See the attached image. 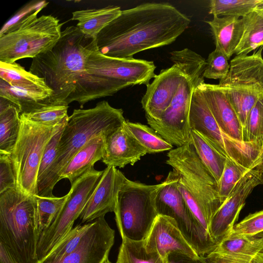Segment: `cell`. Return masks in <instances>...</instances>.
<instances>
[{
  "instance_id": "cell-19",
  "label": "cell",
  "mask_w": 263,
  "mask_h": 263,
  "mask_svg": "<svg viewBox=\"0 0 263 263\" xmlns=\"http://www.w3.org/2000/svg\"><path fill=\"white\" fill-rule=\"evenodd\" d=\"M126 179L116 167L107 166L79 217L82 222L89 223L114 212L118 194Z\"/></svg>"
},
{
  "instance_id": "cell-47",
  "label": "cell",
  "mask_w": 263,
  "mask_h": 263,
  "mask_svg": "<svg viewBox=\"0 0 263 263\" xmlns=\"http://www.w3.org/2000/svg\"><path fill=\"white\" fill-rule=\"evenodd\" d=\"M249 263H263V248L252 257Z\"/></svg>"
},
{
  "instance_id": "cell-22",
  "label": "cell",
  "mask_w": 263,
  "mask_h": 263,
  "mask_svg": "<svg viewBox=\"0 0 263 263\" xmlns=\"http://www.w3.org/2000/svg\"><path fill=\"white\" fill-rule=\"evenodd\" d=\"M107 136L100 135L90 140L71 159L61 172L59 179H68L71 185L102 160Z\"/></svg>"
},
{
  "instance_id": "cell-16",
  "label": "cell",
  "mask_w": 263,
  "mask_h": 263,
  "mask_svg": "<svg viewBox=\"0 0 263 263\" xmlns=\"http://www.w3.org/2000/svg\"><path fill=\"white\" fill-rule=\"evenodd\" d=\"M114 241L115 230L104 216L99 217L91 222L77 248L54 263H104L108 259Z\"/></svg>"
},
{
  "instance_id": "cell-40",
  "label": "cell",
  "mask_w": 263,
  "mask_h": 263,
  "mask_svg": "<svg viewBox=\"0 0 263 263\" xmlns=\"http://www.w3.org/2000/svg\"><path fill=\"white\" fill-rule=\"evenodd\" d=\"M228 60L222 51L215 48L209 54L206 60V65L203 73V78L219 81L224 79L230 68Z\"/></svg>"
},
{
  "instance_id": "cell-35",
  "label": "cell",
  "mask_w": 263,
  "mask_h": 263,
  "mask_svg": "<svg viewBox=\"0 0 263 263\" xmlns=\"http://www.w3.org/2000/svg\"><path fill=\"white\" fill-rule=\"evenodd\" d=\"M68 196L46 197L36 196L37 201V232L42 233L53 222L60 213Z\"/></svg>"
},
{
  "instance_id": "cell-3",
  "label": "cell",
  "mask_w": 263,
  "mask_h": 263,
  "mask_svg": "<svg viewBox=\"0 0 263 263\" xmlns=\"http://www.w3.org/2000/svg\"><path fill=\"white\" fill-rule=\"evenodd\" d=\"M97 49V40L86 36L77 26H68L51 49L32 59L29 71L44 79L54 98L66 101L87 58Z\"/></svg>"
},
{
  "instance_id": "cell-28",
  "label": "cell",
  "mask_w": 263,
  "mask_h": 263,
  "mask_svg": "<svg viewBox=\"0 0 263 263\" xmlns=\"http://www.w3.org/2000/svg\"><path fill=\"white\" fill-rule=\"evenodd\" d=\"M0 79L12 86L20 88L52 91L43 79L26 70L16 62L8 63L0 61Z\"/></svg>"
},
{
  "instance_id": "cell-25",
  "label": "cell",
  "mask_w": 263,
  "mask_h": 263,
  "mask_svg": "<svg viewBox=\"0 0 263 263\" xmlns=\"http://www.w3.org/2000/svg\"><path fill=\"white\" fill-rule=\"evenodd\" d=\"M68 104L52 96L35 102L27 112L21 114L27 119L48 126H55L68 119Z\"/></svg>"
},
{
  "instance_id": "cell-12",
  "label": "cell",
  "mask_w": 263,
  "mask_h": 263,
  "mask_svg": "<svg viewBox=\"0 0 263 263\" xmlns=\"http://www.w3.org/2000/svg\"><path fill=\"white\" fill-rule=\"evenodd\" d=\"M166 163L182 183L201 203L212 219L222 203L218 183L202 163L190 139L182 146L169 151Z\"/></svg>"
},
{
  "instance_id": "cell-50",
  "label": "cell",
  "mask_w": 263,
  "mask_h": 263,
  "mask_svg": "<svg viewBox=\"0 0 263 263\" xmlns=\"http://www.w3.org/2000/svg\"><path fill=\"white\" fill-rule=\"evenodd\" d=\"M261 151H261V156H262V158H263V144H262Z\"/></svg>"
},
{
  "instance_id": "cell-15",
  "label": "cell",
  "mask_w": 263,
  "mask_h": 263,
  "mask_svg": "<svg viewBox=\"0 0 263 263\" xmlns=\"http://www.w3.org/2000/svg\"><path fill=\"white\" fill-rule=\"evenodd\" d=\"M262 183L263 158L239 180L212 217L209 234L217 246L231 233L248 197L257 185Z\"/></svg>"
},
{
  "instance_id": "cell-23",
  "label": "cell",
  "mask_w": 263,
  "mask_h": 263,
  "mask_svg": "<svg viewBox=\"0 0 263 263\" xmlns=\"http://www.w3.org/2000/svg\"><path fill=\"white\" fill-rule=\"evenodd\" d=\"M212 31L215 48L222 51L228 60L235 54L243 31L242 18L224 16H214L206 22Z\"/></svg>"
},
{
  "instance_id": "cell-26",
  "label": "cell",
  "mask_w": 263,
  "mask_h": 263,
  "mask_svg": "<svg viewBox=\"0 0 263 263\" xmlns=\"http://www.w3.org/2000/svg\"><path fill=\"white\" fill-rule=\"evenodd\" d=\"M20 114L15 104L0 97V154L12 152L20 133Z\"/></svg>"
},
{
  "instance_id": "cell-10",
  "label": "cell",
  "mask_w": 263,
  "mask_h": 263,
  "mask_svg": "<svg viewBox=\"0 0 263 263\" xmlns=\"http://www.w3.org/2000/svg\"><path fill=\"white\" fill-rule=\"evenodd\" d=\"M20 119L18 137L9 156L15 175L16 188L24 194L35 196L37 174L43 153L61 123L55 126H45L31 121L21 114Z\"/></svg>"
},
{
  "instance_id": "cell-2",
  "label": "cell",
  "mask_w": 263,
  "mask_h": 263,
  "mask_svg": "<svg viewBox=\"0 0 263 263\" xmlns=\"http://www.w3.org/2000/svg\"><path fill=\"white\" fill-rule=\"evenodd\" d=\"M155 69L153 61L110 57L97 49L87 58L66 102L69 104L76 101L83 107L89 101L113 95L124 88L147 85L156 76Z\"/></svg>"
},
{
  "instance_id": "cell-17",
  "label": "cell",
  "mask_w": 263,
  "mask_h": 263,
  "mask_svg": "<svg viewBox=\"0 0 263 263\" xmlns=\"http://www.w3.org/2000/svg\"><path fill=\"white\" fill-rule=\"evenodd\" d=\"M183 72L177 64L162 69L156 75L141 99V105L148 121L159 120L170 106L180 83Z\"/></svg>"
},
{
  "instance_id": "cell-46",
  "label": "cell",
  "mask_w": 263,
  "mask_h": 263,
  "mask_svg": "<svg viewBox=\"0 0 263 263\" xmlns=\"http://www.w3.org/2000/svg\"><path fill=\"white\" fill-rule=\"evenodd\" d=\"M0 263H18L7 247L1 241Z\"/></svg>"
},
{
  "instance_id": "cell-45",
  "label": "cell",
  "mask_w": 263,
  "mask_h": 263,
  "mask_svg": "<svg viewBox=\"0 0 263 263\" xmlns=\"http://www.w3.org/2000/svg\"><path fill=\"white\" fill-rule=\"evenodd\" d=\"M164 263H205V262L202 256L198 258H194L182 253L173 252L168 255Z\"/></svg>"
},
{
  "instance_id": "cell-34",
  "label": "cell",
  "mask_w": 263,
  "mask_h": 263,
  "mask_svg": "<svg viewBox=\"0 0 263 263\" xmlns=\"http://www.w3.org/2000/svg\"><path fill=\"white\" fill-rule=\"evenodd\" d=\"M117 263H164L156 252H147L144 240L136 241L122 238Z\"/></svg>"
},
{
  "instance_id": "cell-49",
  "label": "cell",
  "mask_w": 263,
  "mask_h": 263,
  "mask_svg": "<svg viewBox=\"0 0 263 263\" xmlns=\"http://www.w3.org/2000/svg\"><path fill=\"white\" fill-rule=\"evenodd\" d=\"M104 263H111V262L108 259Z\"/></svg>"
},
{
  "instance_id": "cell-9",
  "label": "cell",
  "mask_w": 263,
  "mask_h": 263,
  "mask_svg": "<svg viewBox=\"0 0 263 263\" xmlns=\"http://www.w3.org/2000/svg\"><path fill=\"white\" fill-rule=\"evenodd\" d=\"M263 46L250 55H236L229 71L218 85L226 91L243 129L249 114L263 97Z\"/></svg>"
},
{
  "instance_id": "cell-7",
  "label": "cell",
  "mask_w": 263,
  "mask_h": 263,
  "mask_svg": "<svg viewBox=\"0 0 263 263\" xmlns=\"http://www.w3.org/2000/svg\"><path fill=\"white\" fill-rule=\"evenodd\" d=\"M28 15L0 36V61L12 63L34 58L51 49L60 39L63 23L51 15Z\"/></svg>"
},
{
  "instance_id": "cell-18",
  "label": "cell",
  "mask_w": 263,
  "mask_h": 263,
  "mask_svg": "<svg viewBox=\"0 0 263 263\" xmlns=\"http://www.w3.org/2000/svg\"><path fill=\"white\" fill-rule=\"evenodd\" d=\"M144 244L147 252L158 253L164 262L168 255L173 252L194 258L200 257L184 238L176 221L166 216H157Z\"/></svg>"
},
{
  "instance_id": "cell-44",
  "label": "cell",
  "mask_w": 263,
  "mask_h": 263,
  "mask_svg": "<svg viewBox=\"0 0 263 263\" xmlns=\"http://www.w3.org/2000/svg\"><path fill=\"white\" fill-rule=\"evenodd\" d=\"M205 263H249L251 256L225 254L212 251L202 256Z\"/></svg>"
},
{
  "instance_id": "cell-31",
  "label": "cell",
  "mask_w": 263,
  "mask_h": 263,
  "mask_svg": "<svg viewBox=\"0 0 263 263\" xmlns=\"http://www.w3.org/2000/svg\"><path fill=\"white\" fill-rule=\"evenodd\" d=\"M67 120H65L58 126L55 134L45 149L37 174V196L47 197L49 176L56 159L59 142Z\"/></svg>"
},
{
  "instance_id": "cell-11",
  "label": "cell",
  "mask_w": 263,
  "mask_h": 263,
  "mask_svg": "<svg viewBox=\"0 0 263 263\" xmlns=\"http://www.w3.org/2000/svg\"><path fill=\"white\" fill-rule=\"evenodd\" d=\"M189 122L191 129L199 133L228 159L248 168L262 159L261 148L234 139L222 130L198 85L192 98Z\"/></svg>"
},
{
  "instance_id": "cell-30",
  "label": "cell",
  "mask_w": 263,
  "mask_h": 263,
  "mask_svg": "<svg viewBox=\"0 0 263 263\" xmlns=\"http://www.w3.org/2000/svg\"><path fill=\"white\" fill-rule=\"evenodd\" d=\"M263 248V235L229 236L213 251L230 255L253 257Z\"/></svg>"
},
{
  "instance_id": "cell-39",
  "label": "cell",
  "mask_w": 263,
  "mask_h": 263,
  "mask_svg": "<svg viewBox=\"0 0 263 263\" xmlns=\"http://www.w3.org/2000/svg\"><path fill=\"white\" fill-rule=\"evenodd\" d=\"M250 169L227 159L218 185V194L222 203L228 198L236 183Z\"/></svg>"
},
{
  "instance_id": "cell-51",
  "label": "cell",
  "mask_w": 263,
  "mask_h": 263,
  "mask_svg": "<svg viewBox=\"0 0 263 263\" xmlns=\"http://www.w3.org/2000/svg\"><path fill=\"white\" fill-rule=\"evenodd\" d=\"M261 234L263 235V233H261Z\"/></svg>"
},
{
  "instance_id": "cell-21",
  "label": "cell",
  "mask_w": 263,
  "mask_h": 263,
  "mask_svg": "<svg viewBox=\"0 0 263 263\" xmlns=\"http://www.w3.org/2000/svg\"><path fill=\"white\" fill-rule=\"evenodd\" d=\"M147 154L124 123L106 137L102 161L107 166L123 168L134 165Z\"/></svg>"
},
{
  "instance_id": "cell-36",
  "label": "cell",
  "mask_w": 263,
  "mask_h": 263,
  "mask_svg": "<svg viewBox=\"0 0 263 263\" xmlns=\"http://www.w3.org/2000/svg\"><path fill=\"white\" fill-rule=\"evenodd\" d=\"M261 0H211L209 13L213 16L239 18L253 11Z\"/></svg>"
},
{
  "instance_id": "cell-8",
  "label": "cell",
  "mask_w": 263,
  "mask_h": 263,
  "mask_svg": "<svg viewBox=\"0 0 263 263\" xmlns=\"http://www.w3.org/2000/svg\"><path fill=\"white\" fill-rule=\"evenodd\" d=\"M164 181L148 185L126 179L119 191L114 213L122 238L144 240L158 215L155 200Z\"/></svg>"
},
{
  "instance_id": "cell-20",
  "label": "cell",
  "mask_w": 263,
  "mask_h": 263,
  "mask_svg": "<svg viewBox=\"0 0 263 263\" xmlns=\"http://www.w3.org/2000/svg\"><path fill=\"white\" fill-rule=\"evenodd\" d=\"M198 87L222 130L233 139L243 142L241 124L226 91L218 84L205 83L204 80Z\"/></svg>"
},
{
  "instance_id": "cell-29",
  "label": "cell",
  "mask_w": 263,
  "mask_h": 263,
  "mask_svg": "<svg viewBox=\"0 0 263 263\" xmlns=\"http://www.w3.org/2000/svg\"><path fill=\"white\" fill-rule=\"evenodd\" d=\"M243 31L235 52L236 55H246L263 46V16L254 10L241 17Z\"/></svg>"
},
{
  "instance_id": "cell-6",
  "label": "cell",
  "mask_w": 263,
  "mask_h": 263,
  "mask_svg": "<svg viewBox=\"0 0 263 263\" xmlns=\"http://www.w3.org/2000/svg\"><path fill=\"white\" fill-rule=\"evenodd\" d=\"M37 201L16 187L0 194V241L18 263H37Z\"/></svg>"
},
{
  "instance_id": "cell-27",
  "label": "cell",
  "mask_w": 263,
  "mask_h": 263,
  "mask_svg": "<svg viewBox=\"0 0 263 263\" xmlns=\"http://www.w3.org/2000/svg\"><path fill=\"white\" fill-rule=\"evenodd\" d=\"M190 140L202 163L218 185L228 158L193 129H191Z\"/></svg>"
},
{
  "instance_id": "cell-38",
  "label": "cell",
  "mask_w": 263,
  "mask_h": 263,
  "mask_svg": "<svg viewBox=\"0 0 263 263\" xmlns=\"http://www.w3.org/2000/svg\"><path fill=\"white\" fill-rule=\"evenodd\" d=\"M242 133L244 142L252 143L262 149L263 144V97L256 102L250 110Z\"/></svg>"
},
{
  "instance_id": "cell-5",
  "label": "cell",
  "mask_w": 263,
  "mask_h": 263,
  "mask_svg": "<svg viewBox=\"0 0 263 263\" xmlns=\"http://www.w3.org/2000/svg\"><path fill=\"white\" fill-rule=\"evenodd\" d=\"M171 60L178 65L183 72L170 106L157 121L147 123L165 140L179 147L188 142L191 128L189 114L193 92L204 80L203 73L206 61L195 52L184 48L170 53Z\"/></svg>"
},
{
  "instance_id": "cell-14",
  "label": "cell",
  "mask_w": 263,
  "mask_h": 263,
  "mask_svg": "<svg viewBox=\"0 0 263 263\" xmlns=\"http://www.w3.org/2000/svg\"><path fill=\"white\" fill-rule=\"evenodd\" d=\"M176 172H170L155 200L158 215L173 218L182 235L200 256L213 251L217 245L202 229L190 211L177 185Z\"/></svg>"
},
{
  "instance_id": "cell-4",
  "label": "cell",
  "mask_w": 263,
  "mask_h": 263,
  "mask_svg": "<svg viewBox=\"0 0 263 263\" xmlns=\"http://www.w3.org/2000/svg\"><path fill=\"white\" fill-rule=\"evenodd\" d=\"M126 121L121 108L112 107L107 101L98 102L89 109H76L69 116L57 147V157L47 185V197H54L52 192L60 175L75 154L92 139L108 136Z\"/></svg>"
},
{
  "instance_id": "cell-13",
  "label": "cell",
  "mask_w": 263,
  "mask_h": 263,
  "mask_svg": "<svg viewBox=\"0 0 263 263\" xmlns=\"http://www.w3.org/2000/svg\"><path fill=\"white\" fill-rule=\"evenodd\" d=\"M103 173V171H97L92 167L71 184L57 218L40 237L37 247L39 261L48 255L73 229L74 221L80 217Z\"/></svg>"
},
{
  "instance_id": "cell-37",
  "label": "cell",
  "mask_w": 263,
  "mask_h": 263,
  "mask_svg": "<svg viewBox=\"0 0 263 263\" xmlns=\"http://www.w3.org/2000/svg\"><path fill=\"white\" fill-rule=\"evenodd\" d=\"M91 222L83 225L79 224L73 228L68 234L48 255L37 263H54L71 253L80 243L85 233L90 226Z\"/></svg>"
},
{
  "instance_id": "cell-1",
  "label": "cell",
  "mask_w": 263,
  "mask_h": 263,
  "mask_svg": "<svg viewBox=\"0 0 263 263\" xmlns=\"http://www.w3.org/2000/svg\"><path fill=\"white\" fill-rule=\"evenodd\" d=\"M191 20L168 3H148L122 10L99 33L103 54L132 59L141 51L169 45L189 26Z\"/></svg>"
},
{
  "instance_id": "cell-33",
  "label": "cell",
  "mask_w": 263,
  "mask_h": 263,
  "mask_svg": "<svg viewBox=\"0 0 263 263\" xmlns=\"http://www.w3.org/2000/svg\"><path fill=\"white\" fill-rule=\"evenodd\" d=\"M53 94L52 91L20 88L10 85L0 79V97L15 104L21 114L31 103L44 100Z\"/></svg>"
},
{
  "instance_id": "cell-48",
  "label": "cell",
  "mask_w": 263,
  "mask_h": 263,
  "mask_svg": "<svg viewBox=\"0 0 263 263\" xmlns=\"http://www.w3.org/2000/svg\"><path fill=\"white\" fill-rule=\"evenodd\" d=\"M254 10L263 16V0H261Z\"/></svg>"
},
{
  "instance_id": "cell-43",
  "label": "cell",
  "mask_w": 263,
  "mask_h": 263,
  "mask_svg": "<svg viewBox=\"0 0 263 263\" xmlns=\"http://www.w3.org/2000/svg\"><path fill=\"white\" fill-rule=\"evenodd\" d=\"M48 2L43 1L39 2H31L24 6L20 9L9 20H8L2 27L0 31V36L5 34L10 28L22 21L25 17L32 12L45 8Z\"/></svg>"
},
{
  "instance_id": "cell-41",
  "label": "cell",
  "mask_w": 263,
  "mask_h": 263,
  "mask_svg": "<svg viewBox=\"0 0 263 263\" xmlns=\"http://www.w3.org/2000/svg\"><path fill=\"white\" fill-rule=\"evenodd\" d=\"M262 233H263V210L250 214L234 226L229 236H252Z\"/></svg>"
},
{
  "instance_id": "cell-42",
  "label": "cell",
  "mask_w": 263,
  "mask_h": 263,
  "mask_svg": "<svg viewBox=\"0 0 263 263\" xmlns=\"http://www.w3.org/2000/svg\"><path fill=\"white\" fill-rule=\"evenodd\" d=\"M16 178L12 161L9 155L0 154V194L15 188Z\"/></svg>"
},
{
  "instance_id": "cell-32",
  "label": "cell",
  "mask_w": 263,
  "mask_h": 263,
  "mask_svg": "<svg viewBox=\"0 0 263 263\" xmlns=\"http://www.w3.org/2000/svg\"><path fill=\"white\" fill-rule=\"evenodd\" d=\"M124 124L147 154H154L173 148V145L165 140L153 128L138 122L126 120Z\"/></svg>"
},
{
  "instance_id": "cell-24",
  "label": "cell",
  "mask_w": 263,
  "mask_h": 263,
  "mask_svg": "<svg viewBox=\"0 0 263 263\" xmlns=\"http://www.w3.org/2000/svg\"><path fill=\"white\" fill-rule=\"evenodd\" d=\"M121 8L108 6L99 9H86L72 13L71 20L78 21L77 27L86 36L97 40L98 35L121 13Z\"/></svg>"
}]
</instances>
